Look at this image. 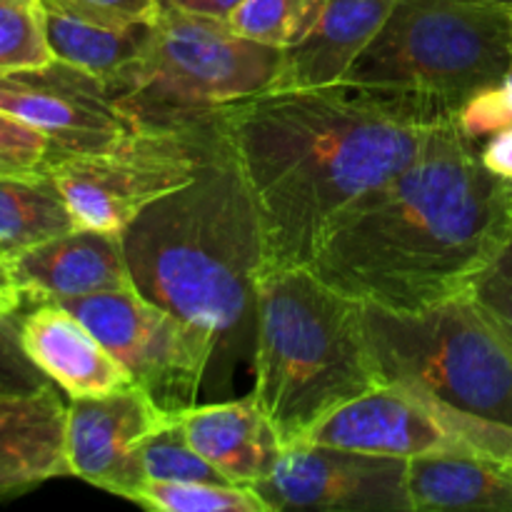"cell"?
<instances>
[{"label":"cell","instance_id":"9a60e30c","mask_svg":"<svg viewBox=\"0 0 512 512\" xmlns=\"http://www.w3.org/2000/svg\"><path fill=\"white\" fill-rule=\"evenodd\" d=\"M20 340L28 358L68 398H103L130 388L133 375L60 303H38L20 315Z\"/></svg>","mask_w":512,"mask_h":512},{"label":"cell","instance_id":"f1b7e54d","mask_svg":"<svg viewBox=\"0 0 512 512\" xmlns=\"http://www.w3.org/2000/svg\"><path fill=\"white\" fill-rule=\"evenodd\" d=\"M455 125L460 128V133L480 145L488 138H493L500 130L510 128L512 125V100L505 90L503 80L490 88H483L480 93H475L473 98L465 100L460 105V110L455 113Z\"/></svg>","mask_w":512,"mask_h":512},{"label":"cell","instance_id":"d4e9b609","mask_svg":"<svg viewBox=\"0 0 512 512\" xmlns=\"http://www.w3.org/2000/svg\"><path fill=\"white\" fill-rule=\"evenodd\" d=\"M40 0H0V73L53 63Z\"/></svg>","mask_w":512,"mask_h":512},{"label":"cell","instance_id":"4fadbf2b","mask_svg":"<svg viewBox=\"0 0 512 512\" xmlns=\"http://www.w3.org/2000/svg\"><path fill=\"white\" fill-rule=\"evenodd\" d=\"M300 443L403 460L430 453H463L430 405L400 385H380L340 405Z\"/></svg>","mask_w":512,"mask_h":512},{"label":"cell","instance_id":"4316f807","mask_svg":"<svg viewBox=\"0 0 512 512\" xmlns=\"http://www.w3.org/2000/svg\"><path fill=\"white\" fill-rule=\"evenodd\" d=\"M468 295L512 345V233L475 275Z\"/></svg>","mask_w":512,"mask_h":512},{"label":"cell","instance_id":"e575fe53","mask_svg":"<svg viewBox=\"0 0 512 512\" xmlns=\"http://www.w3.org/2000/svg\"><path fill=\"white\" fill-rule=\"evenodd\" d=\"M508 205H510V215H512V183H508Z\"/></svg>","mask_w":512,"mask_h":512},{"label":"cell","instance_id":"d590c367","mask_svg":"<svg viewBox=\"0 0 512 512\" xmlns=\"http://www.w3.org/2000/svg\"><path fill=\"white\" fill-rule=\"evenodd\" d=\"M510 50H512V15H510ZM510 70H512V65H510Z\"/></svg>","mask_w":512,"mask_h":512},{"label":"cell","instance_id":"f546056e","mask_svg":"<svg viewBox=\"0 0 512 512\" xmlns=\"http://www.w3.org/2000/svg\"><path fill=\"white\" fill-rule=\"evenodd\" d=\"M45 8L63 10L103 25L150 23L158 15V0H40Z\"/></svg>","mask_w":512,"mask_h":512},{"label":"cell","instance_id":"277c9868","mask_svg":"<svg viewBox=\"0 0 512 512\" xmlns=\"http://www.w3.org/2000/svg\"><path fill=\"white\" fill-rule=\"evenodd\" d=\"M380 385L363 303L330 288L310 268L258 275L250 395L283 448L305 440L333 410Z\"/></svg>","mask_w":512,"mask_h":512},{"label":"cell","instance_id":"ba28073f","mask_svg":"<svg viewBox=\"0 0 512 512\" xmlns=\"http://www.w3.org/2000/svg\"><path fill=\"white\" fill-rule=\"evenodd\" d=\"M218 145L215 115L135 128L100 150L58 155L50 175L78 228L123 235L148 205L198 178Z\"/></svg>","mask_w":512,"mask_h":512},{"label":"cell","instance_id":"9c48e42d","mask_svg":"<svg viewBox=\"0 0 512 512\" xmlns=\"http://www.w3.org/2000/svg\"><path fill=\"white\" fill-rule=\"evenodd\" d=\"M128 368L133 383L170 418L198 405V390L220 340L138 293L110 290L60 300Z\"/></svg>","mask_w":512,"mask_h":512},{"label":"cell","instance_id":"5bb4252c","mask_svg":"<svg viewBox=\"0 0 512 512\" xmlns=\"http://www.w3.org/2000/svg\"><path fill=\"white\" fill-rule=\"evenodd\" d=\"M8 270L23 298L33 303L133 288L123 238L88 228H75L23 250L8 260Z\"/></svg>","mask_w":512,"mask_h":512},{"label":"cell","instance_id":"d6a6232c","mask_svg":"<svg viewBox=\"0 0 512 512\" xmlns=\"http://www.w3.org/2000/svg\"><path fill=\"white\" fill-rule=\"evenodd\" d=\"M23 300V293L15 285L13 275H10L8 263L0 258V313H20Z\"/></svg>","mask_w":512,"mask_h":512},{"label":"cell","instance_id":"cb8c5ba5","mask_svg":"<svg viewBox=\"0 0 512 512\" xmlns=\"http://www.w3.org/2000/svg\"><path fill=\"white\" fill-rule=\"evenodd\" d=\"M135 450H138V460L145 480H165V483H228L223 473H218L190 445L178 418H173L163 428L145 435Z\"/></svg>","mask_w":512,"mask_h":512},{"label":"cell","instance_id":"5b68a950","mask_svg":"<svg viewBox=\"0 0 512 512\" xmlns=\"http://www.w3.org/2000/svg\"><path fill=\"white\" fill-rule=\"evenodd\" d=\"M280 63L283 48L235 33L228 18L160 5L143 53L108 88L135 128H168L265 93Z\"/></svg>","mask_w":512,"mask_h":512},{"label":"cell","instance_id":"603a6c76","mask_svg":"<svg viewBox=\"0 0 512 512\" xmlns=\"http://www.w3.org/2000/svg\"><path fill=\"white\" fill-rule=\"evenodd\" d=\"M328 0H243L228 23L235 33L273 48H290L315 28Z\"/></svg>","mask_w":512,"mask_h":512},{"label":"cell","instance_id":"83f0119b","mask_svg":"<svg viewBox=\"0 0 512 512\" xmlns=\"http://www.w3.org/2000/svg\"><path fill=\"white\" fill-rule=\"evenodd\" d=\"M55 385L33 360L20 340V315L0 313V395H25Z\"/></svg>","mask_w":512,"mask_h":512},{"label":"cell","instance_id":"6da1fadb","mask_svg":"<svg viewBox=\"0 0 512 512\" xmlns=\"http://www.w3.org/2000/svg\"><path fill=\"white\" fill-rule=\"evenodd\" d=\"M415 95L335 83L265 90L215 113L258 210L263 268H308L343 215L403 173L448 120Z\"/></svg>","mask_w":512,"mask_h":512},{"label":"cell","instance_id":"ffe728a7","mask_svg":"<svg viewBox=\"0 0 512 512\" xmlns=\"http://www.w3.org/2000/svg\"><path fill=\"white\" fill-rule=\"evenodd\" d=\"M45 35L55 60L75 65L80 70L98 75L105 83L113 80L123 68H128L140 53L153 30L150 23L103 25L63 10L45 8Z\"/></svg>","mask_w":512,"mask_h":512},{"label":"cell","instance_id":"d6986e66","mask_svg":"<svg viewBox=\"0 0 512 512\" xmlns=\"http://www.w3.org/2000/svg\"><path fill=\"white\" fill-rule=\"evenodd\" d=\"M408 493L420 512H512V465L473 453H430L408 460Z\"/></svg>","mask_w":512,"mask_h":512},{"label":"cell","instance_id":"52a82bcc","mask_svg":"<svg viewBox=\"0 0 512 512\" xmlns=\"http://www.w3.org/2000/svg\"><path fill=\"white\" fill-rule=\"evenodd\" d=\"M383 385L512 425V345L468 293L423 310L363 305Z\"/></svg>","mask_w":512,"mask_h":512},{"label":"cell","instance_id":"8fae6325","mask_svg":"<svg viewBox=\"0 0 512 512\" xmlns=\"http://www.w3.org/2000/svg\"><path fill=\"white\" fill-rule=\"evenodd\" d=\"M0 110L48 135L60 155L100 150L135 130L103 78L63 60L3 70Z\"/></svg>","mask_w":512,"mask_h":512},{"label":"cell","instance_id":"836d02e7","mask_svg":"<svg viewBox=\"0 0 512 512\" xmlns=\"http://www.w3.org/2000/svg\"><path fill=\"white\" fill-rule=\"evenodd\" d=\"M483 3H488V5H495V8L505 10V13L512 15V0H483Z\"/></svg>","mask_w":512,"mask_h":512},{"label":"cell","instance_id":"7402d4cb","mask_svg":"<svg viewBox=\"0 0 512 512\" xmlns=\"http://www.w3.org/2000/svg\"><path fill=\"white\" fill-rule=\"evenodd\" d=\"M135 505L158 512H270L248 485L233 483H165L145 480L133 495Z\"/></svg>","mask_w":512,"mask_h":512},{"label":"cell","instance_id":"8992f818","mask_svg":"<svg viewBox=\"0 0 512 512\" xmlns=\"http://www.w3.org/2000/svg\"><path fill=\"white\" fill-rule=\"evenodd\" d=\"M510 15L483 0H398L345 83L415 95L455 118L460 105L505 80Z\"/></svg>","mask_w":512,"mask_h":512},{"label":"cell","instance_id":"44dd1931","mask_svg":"<svg viewBox=\"0 0 512 512\" xmlns=\"http://www.w3.org/2000/svg\"><path fill=\"white\" fill-rule=\"evenodd\" d=\"M75 228L78 225L53 175H0V258L5 263Z\"/></svg>","mask_w":512,"mask_h":512},{"label":"cell","instance_id":"1f68e13d","mask_svg":"<svg viewBox=\"0 0 512 512\" xmlns=\"http://www.w3.org/2000/svg\"><path fill=\"white\" fill-rule=\"evenodd\" d=\"M160 5H173V8L190 10V13L215 15V18H228L243 0H158Z\"/></svg>","mask_w":512,"mask_h":512},{"label":"cell","instance_id":"e0dca14e","mask_svg":"<svg viewBox=\"0 0 512 512\" xmlns=\"http://www.w3.org/2000/svg\"><path fill=\"white\" fill-rule=\"evenodd\" d=\"M190 445L228 483L253 488L270 473L283 443L253 395L228 403L193 405L178 415Z\"/></svg>","mask_w":512,"mask_h":512},{"label":"cell","instance_id":"3957f363","mask_svg":"<svg viewBox=\"0 0 512 512\" xmlns=\"http://www.w3.org/2000/svg\"><path fill=\"white\" fill-rule=\"evenodd\" d=\"M120 238L138 293L185 323L223 340L255 318L263 233L223 135L198 178L148 205Z\"/></svg>","mask_w":512,"mask_h":512},{"label":"cell","instance_id":"30bf717a","mask_svg":"<svg viewBox=\"0 0 512 512\" xmlns=\"http://www.w3.org/2000/svg\"><path fill=\"white\" fill-rule=\"evenodd\" d=\"M270 512H405L408 460L295 443L280 450L263 480L253 485Z\"/></svg>","mask_w":512,"mask_h":512},{"label":"cell","instance_id":"7a4b0ae2","mask_svg":"<svg viewBox=\"0 0 512 512\" xmlns=\"http://www.w3.org/2000/svg\"><path fill=\"white\" fill-rule=\"evenodd\" d=\"M510 233L508 183L448 118L403 173L330 228L308 268L363 305L423 310L468 293Z\"/></svg>","mask_w":512,"mask_h":512},{"label":"cell","instance_id":"7c38bea8","mask_svg":"<svg viewBox=\"0 0 512 512\" xmlns=\"http://www.w3.org/2000/svg\"><path fill=\"white\" fill-rule=\"evenodd\" d=\"M170 420L138 385L103 398H70L65 415L68 473L130 500L145 483L135 448Z\"/></svg>","mask_w":512,"mask_h":512},{"label":"cell","instance_id":"2e32d148","mask_svg":"<svg viewBox=\"0 0 512 512\" xmlns=\"http://www.w3.org/2000/svg\"><path fill=\"white\" fill-rule=\"evenodd\" d=\"M398 0H328L315 28L283 50V63L268 90H305L343 83L390 18Z\"/></svg>","mask_w":512,"mask_h":512},{"label":"cell","instance_id":"4dcf8cb0","mask_svg":"<svg viewBox=\"0 0 512 512\" xmlns=\"http://www.w3.org/2000/svg\"><path fill=\"white\" fill-rule=\"evenodd\" d=\"M480 160L490 173L512 183V125L480 145Z\"/></svg>","mask_w":512,"mask_h":512},{"label":"cell","instance_id":"484cf974","mask_svg":"<svg viewBox=\"0 0 512 512\" xmlns=\"http://www.w3.org/2000/svg\"><path fill=\"white\" fill-rule=\"evenodd\" d=\"M58 155L48 135L0 110V175H48Z\"/></svg>","mask_w":512,"mask_h":512},{"label":"cell","instance_id":"ac0fdd59","mask_svg":"<svg viewBox=\"0 0 512 512\" xmlns=\"http://www.w3.org/2000/svg\"><path fill=\"white\" fill-rule=\"evenodd\" d=\"M68 403L58 385L25 395H0V493L33 488L68 473Z\"/></svg>","mask_w":512,"mask_h":512}]
</instances>
